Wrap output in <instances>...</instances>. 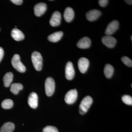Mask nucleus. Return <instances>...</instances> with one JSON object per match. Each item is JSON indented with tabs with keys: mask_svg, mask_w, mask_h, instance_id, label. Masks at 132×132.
Segmentation results:
<instances>
[{
	"mask_svg": "<svg viewBox=\"0 0 132 132\" xmlns=\"http://www.w3.org/2000/svg\"><path fill=\"white\" fill-rule=\"evenodd\" d=\"M61 15L60 13L58 11H55L52 14L50 21V23L53 27L59 26L61 21Z\"/></svg>",
	"mask_w": 132,
	"mask_h": 132,
	"instance_id": "obj_10",
	"label": "nucleus"
},
{
	"mask_svg": "<svg viewBox=\"0 0 132 132\" xmlns=\"http://www.w3.org/2000/svg\"><path fill=\"white\" fill-rule=\"evenodd\" d=\"M93 102V100L90 96L85 97L81 102L79 106V112L83 114L87 112Z\"/></svg>",
	"mask_w": 132,
	"mask_h": 132,
	"instance_id": "obj_2",
	"label": "nucleus"
},
{
	"mask_svg": "<svg viewBox=\"0 0 132 132\" xmlns=\"http://www.w3.org/2000/svg\"><path fill=\"white\" fill-rule=\"evenodd\" d=\"M38 96L36 93L32 92L28 97V103L31 108L35 109L38 106Z\"/></svg>",
	"mask_w": 132,
	"mask_h": 132,
	"instance_id": "obj_13",
	"label": "nucleus"
},
{
	"mask_svg": "<svg viewBox=\"0 0 132 132\" xmlns=\"http://www.w3.org/2000/svg\"><path fill=\"white\" fill-rule=\"evenodd\" d=\"M102 42L103 44L108 47L113 48L115 46L117 40L116 39L111 36L106 35L102 38Z\"/></svg>",
	"mask_w": 132,
	"mask_h": 132,
	"instance_id": "obj_8",
	"label": "nucleus"
},
{
	"mask_svg": "<svg viewBox=\"0 0 132 132\" xmlns=\"http://www.w3.org/2000/svg\"><path fill=\"white\" fill-rule=\"evenodd\" d=\"M91 42L90 38L85 37L80 39L77 43V46L79 48L86 49L88 48L91 46Z\"/></svg>",
	"mask_w": 132,
	"mask_h": 132,
	"instance_id": "obj_14",
	"label": "nucleus"
},
{
	"mask_svg": "<svg viewBox=\"0 0 132 132\" xmlns=\"http://www.w3.org/2000/svg\"><path fill=\"white\" fill-rule=\"evenodd\" d=\"M78 98V92L76 89L69 90L67 93L65 97L66 103L68 104H73Z\"/></svg>",
	"mask_w": 132,
	"mask_h": 132,
	"instance_id": "obj_5",
	"label": "nucleus"
},
{
	"mask_svg": "<svg viewBox=\"0 0 132 132\" xmlns=\"http://www.w3.org/2000/svg\"><path fill=\"white\" fill-rule=\"evenodd\" d=\"M64 19L67 22H70L73 20L74 17V12L72 8H66L64 12Z\"/></svg>",
	"mask_w": 132,
	"mask_h": 132,
	"instance_id": "obj_15",
	"label": "nucleus"
},
{
	"mask_svg": "<svg viewBox=\"0 0 132 132\" xmlns=\"http://www.w3.org/2000/svg\"><path fill=\"white\" fill-rule=\"evenodd\" d=\"M89 65V60L86 58L82 57L78 61V68L81 73H84L86 72L87 71Z\"/></svg>",
	"mask_w": 132,
	"mask_h": 132,
	"instance_id": "obj_9",
	"label": "nucleus"
},
{
	"mask_svg": "<svg viewBox=\"0 0 132 132\" xmlns=\"http://www.w3.org/2000/svg\"><path fill=\"white\" fill-rule=\"evenodd\" d=\"M11 36L13 39L16 41L22 40L24 38V34L20 30L14 28L11 32Z\"/></svg>",
	"mask_w": 132,
	"mask_h": 132,
	"instance_id": "obj_16",
	"label": "nucleus"
},
{
	"mask_svg": "<svg viewBox=\"0 0 132 132\" xmlns=\"http://www.w3.org/2000/svg\"><path fill=\"white\" fill-rule=\"evenodd\" d=\"M114 69L113 67L109 64H107L105 66L104 73L106 78H110L112 77L114 73Z\"/></svg>",
	"mask_w": 132,
	"mask_h": 132,
	"instance_id": "obj_20",
	"label": "nucleus"
},
{
	"mask_svg": "<svg viewBox=\"0 0 132 132\" xmlns=\"http://www.w3.org/2000/svg\"><path fill=\"white\" fill-rule=\"evenodd\" d=\"M66 78L68 80H71L73 79L75 75V71L73 65L71 62H67L65 67Z\"/></svg>",
	"mask_w": 132,
	"mask_h": 132,
	"instance_id": "obj_7",
	"label": "nucleus"
},
{
	"mask_svg": "<svg viewBox=\"0 0 132 132\" xmlns=\"http://www.w3.org/2000/svg\"><path fill=\"white\" fill-rule=\"evenodd\" d=\"M122 100L125 104L130 105H132V98L129 95H124L122 97Z\"/></svg>",
	"mask_w": 132,
	"mask_h": 132,
	"instance_id": "obj_23",
	"label": "nucleus"
},
{
	"mask_svg": "<svg viewBox=\"0 0 132 132\" xmlns=\"http://www.w3.org/2000/svg\"><path fill=\"white\" fill-rule=\"evenodd\" d=\"M23 88V85L20 83H14L12 84L10 87V91L13 94H18L20 90Z\"/></svg>",
	"mask_w": 132,
	"mask_h": 132,
	"instance_id": "obj_21",
	"label": "nucleus"
},
{
	"mask_svg": "<svg viewBox=\"0 0 132 132\" xmlns=\"http://www.w3.org/2000/svg\"><path fill=\"white\" fill-rule=\"evenodd\" d=\"M45 92L48 96H51L54 93L55 89V82L52 77L47 78L45 82Z\"/></svg>",
	"mask_w": 132,
	"mask_h": 132,
	"instance_id": "obj_4",
	"label": "nucleus"
},
{
	"mask_svg": "<svg viewBox=\"0 0 132 132\" xmlns=\"http://www.w3.org/2000/svg\"><path fill=\"white\" fill-rule=\"evenodd\" d=\"M12 66L15 69L20 72H24L26 71V67L21 61L20 58L19 54L14 55L12 60Z\"/></svg>",
	"mask_w": 132,
	"mask_h": 132,
	"instance_id": "obj_3",
	"label": "nucleus"
},
{
	"mask_svg": "<svg viewBox=\"0 0 132 132\" xmlns=\"http://www.w3.org/2000/svg\"><path fill=\"white\" fill-rule=\"evenodd\" d=\"M31 59L33 65L36 70L38 71H40L42 69L43 59L41 55L39 52H33L31 55Z\"/></svg>",
	"mask_w": 132,
	"mask_h": 132,
	"instance_id": "obj_1",
	"label": "nucleus"
},
{
	"mask_svg": "<svg viewBox=\"0 0 132 132\" xmlns=\"http://www.w3.org/2000/svg\"><path fill=\"white\" fill-rule=\"evenodd\" d=\"M121 61L126 65L131 67L132 66V60L128 57H126V56H124L121 59Z\"/></svg>",
	"mask_w": 132,
	"mask_h": 132,
	"instance_id": "obj_25",
	"label": "nucleus"
},
{
	"mask_svg": "<svg viewBox=\"0 0 132 132\" xmlns=\"http://www.w3.org/2000/svg\"><path fill=\"white\" fill-rule=\"evenodd\" d=\"M14 124L12 122L5 123L1 128V132H12L14 130Z\"/></svg>",
	"mask_w": 132,
	"mask_h": 132,
	"instance_id": "obj_18",
	"label": "nucleus"
},
{
	"mask_svg": "<svg viewBox=\"0 0 132 132\" xmlns=\"http://www.w3.org/2000/svg\"><path fill=\"white\" fill-rule=\"evenodd\" d=\"M131 40H132V36H131Z\"/></svg>",
	"mask_w": 132,
	"mask_h": 132,
	"instance_id": "obj_30",
	"label": "nucleus"
},
{
	"mask_svg": "<svg viewBox=\"0 0 132 132\" xmlns=\"http://www.w3.org/2000/svg\"><path fill=\"white\" fill-rule=\"evenodd\" d=\"M4 55V50L2 47H0V62L3 58Z\"/></svg>",
	"mask_w": 132,
	"mask_h": 132,
	"instance_id": "obj_28",
	"label": "nucleus"
},
{
	"mask_svg": "<svg viewBox=\"0 0 132 132\" xmlns=\"http://www.w3.org/2000/svg\"><path fill=\"white\" fill-rule=\"evenodd\" d=\"M11 1L16 5H21L23 2L22 0H12Z\"/></svg>",
	"mask_w": 132,
	"mask_h": 132,
	"instance_id": "obj_27",
	"label": "nucleus"
},
{
	"mask_svg": "<svg viewBox=\"0 0 132 132\" xmlns=\"http://www.w3.org/2000/svg\"><path fill=\"white\" fill-rule=\"evenodd\" d=\"M125 2L129 5H132V1L131 0H131H126L125 1Z\"/></svg>",
	"mask_w": 132,
	"mask_h": 132,
	"instance_id": "obj_29",
	"label": "nucleus"
},
{
	"mask_svg": "<svg viewBox=\"0 0 132 132\" xmlns=\"http://www.w3.org/2000/svg\"><path fill=\"white\" fill-rule=\"evenodd\" d=\"M119 27V22L117 20L113 21L107 27L105 34L106 35L111 36L118 30Z\"/></svg>",
	"mask_w": 132,
	"mask_h": 132,
	"instance_id": "obj_6",
	"label": "nucleus"
},
{
	"mask_svg": "<svg viewBox=\"0 0 132 132\" xmlns=\"http://www.w3.org/2000/svg\"><path fill=\"white\" fill-rule=\"evenodd\" d=\"M63 35V32L62 31L55 32L50 35L48 37V39L51 42H57L61 39Z\"/></svg>",
	"mask_w": 132,
	"mask_h": 132,
	"instance_id": "obj_17",
	"label": "nucleus"
},
{
	"mask_svg": "<svg viewBox=\"0 0 132 132\" xmlns=\"http://www.w3.org/2000/svg\"><path fill=\"white\" fill-rule=\"evenodd\" d=\"M108 1V0H100L98 1V3L101 6L104 7L107 5Z\"/></svg>",
	"mask_w": 132,
	"mask_h": 132,
	"instance_id": "obj_26",
	"label": "nucleus"
},
{
	"mask_svg": "<svg viewBox=\"0 0 132 132\" xmlns=\"http://www.w3.org/2000/svg\"><path fill=\"white\" fill-rule=\"evenodd\" d=\"M47 9V5L44 3L36 4L34 8L35 14L36 16H40L43 14Z\"/></svg>",
	"mask_w": 132,
	"mask_h": 132,
	"instance_id": "obj_11",
	"label": "nucleus"
},
{
	"mask_svg": "<svg viewBox=\"0 0 132 132\" xmlns=\"http://www.w3.org/2000/svg\"><path fill=\"white\" fill-rule=\"evenodd\" d=\"M43 132H59V131L55 127L48 126L43 128Z\"/></svg>",
	"mask_w": 132,
	"mask_h": 132,
	"instance_id": "obj_24",
	"label": "nucleus"
},
{
	"mask_svg": "<svg viewBox=\"0 0 132 132\" xmlns=\"http://www.w3.org/2000/svg\"><path fill=\"white\" fill-rule=\"evenodd\" d=\"M101 12L98 10H92L86 14L87 19L90 21H93L97 20L101 15Z\"/></svg>",
	"mask_w": 132,
	"mask_h": 132,
	"instance_id": "obj_12",
	"label": "nucleus"
},
{
	"mask_svg": "<svg viewBox=\"0 0 132 132\" xmlns=\"http://www.w3.org/2000/svg\"><path fill=\"white\" fill-rule=\"evenodd\" d=\"M1 105L3 109H9L12 108L13 106V102L10 99H6L2 101Z\"/></svg>",
	"mask_w": 132,
	"mask_h": 132,
	"instance_id": "obj_22",
	"label": "nucleus"
},
{
	"mask_svg": "<svg viewBox=\"0 0 132 132\" xmlns=\"http://www.w3.org/2000/svg\"><path fill=\"white\" fill-rule=\"evenodd\" d=\"M13 75L11 72H9L6 74L3 77V80L4 86L9 87L13 81Z\"/></svg>",
	"mask_w": 132,
	"mask_h": 132,
	"instance_id": "obj_19",
	"label": "nucleus"
}]
</instances>
